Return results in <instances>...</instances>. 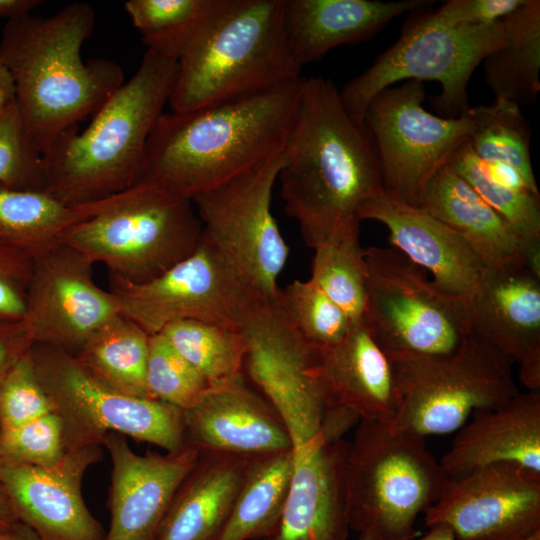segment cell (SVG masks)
<instances>
[{
	"instance_id": "1",
	"label": "cell",
	"mask_w": 540,
	"mask_h": 540,
	"mask_svg": "<svg viewBox=\"0 0 540 540\" xmlns=\"http://www.w3.org/2000/svg\"><path fill=\"white\" fill-rule=\"evenodd\" d=\"M284 155L278 175L284 210L309 248L319 247L383 193L369 135L323 76L302 78Z\"/></svg>"
},
{
	"instance_id": "2",
	"label": "cell",
	"mask_w": 540,
	"mask_h": 540,
	"mask_svg": "<svg viewBox=\"0 0 540 540\" xmlns=\"http://www.w3.org/2000/svg\"><path fill=\"white\" fill-rule=\"evenodd\" d=\"M95 20L92 5L74 2L51 16L28 14L3 27L0 62L13 79L25 133L41 155L125 82L116 62L81 57Z\"/></svg>"
},
{
	"instance_id": "3",
	"label": "cell",
	"mask_w": 540,
	"mask_h": 540,
	"mask_svg": "<svg viewBox=\"0 0 540 540\" xmlns=\"http://www.w3.org/2000/svg\"><path fill=\"white\" fill-rule=\"evenodd\" d=\"M301 81L193 111L163 113L149 136L138 183L192 201L278 155Z\"/></svg>"
},
{
	"instance_id": "4",
	"label": "cell",
	"mask_w": 540,
	"mask_h": 540,
	"mask_svg": "<svg viewBox=\"0 0 540 540\" xmlns=\"http://www.w3.org/2000/svg\"><path fill=\"white\" fill-rule=\"evenodd\" d=\"M178 61L146 50L134 75L91 117L42 155L44 188L68 204L122 193L139 182L149 136L168 103Z\"/></svg>"
},
{
	"instance_id": "5",
	"label": "cell",
	"mask_w": 540,
	"mask_h": 540,
	"mask_svg": "<svg viewBox=\"0 0 540 540\" xmlns=\"http://www.w3.org/2000/svg\"><path fill=\"white\" fill-rule=\"evenodd\" d=\"M425 438L361 419L344 462L346 517L359 540H413L448 479Z\"/></svg>"
},
{
	"instance_id": "6",
	"label": "cell",
	"mask_w": 540,
	"mask_h": 540,
	"mask_svg": "<svg viewBox=\"0 0 540 540\" xmlns=\"http://www.w3.org/2000/svg\"><path fill=\"white\" fill-rule=\"evenodd\" d=\"M283 27V0H235L179 61L169 105L188 112L299 81Z\"/></svg>"
},
{
	"instance_id": "7",
	"label": "cell",
	"mask_w": 540,
	"mask_h": 540,
	"mask_svg": "<svg viewBox=\"0 0 540 540\" xmlns=\"http://www.w3.org/2000/svg\"><path fill=\"white\" fill-rule=\"evenodd\" d=\"M201 237L191 200L141 182L67 229L59 243L104 264L113 284H140L190 256Z\"/></svg>"
},
{
	"instance_id": "8",
	"label": "cell",
	"mask_w": 540,
	"mask_h": 540,
	"mask_svg": "<svg viewBox=\"0 0 540 540\" xmlns=\"http://www.w3.org/2000/svg\"><path fill=\"white\" fill-rule=\"evenodd\" d=\"M504 39L503 19L489 25H451L435 10H419L397 41L339 90L341 103L364 128L365 110L381 90L404 80H427L441 85L435 103L442 117L461 116L470 108L467 88L473 72Z\"/></svg>"
},
{
	"instance_id": "9",
	"label": "cell",
	"mask_w": 540,
	"mask_h": 540,
	"mask_svg": "<svg viewBox=\"0 0 540 540\" xmlns=\"http://www.w3.org/2000/svg\"><path fill=\"white\" fill-rule=\"evenodd\" d=\"M389 359L398 391L389 425L423 438L458 431L473 413L519 393L513 362L471 332L448 355Z\"/></svg>"
},
{
	"instance_id": "10",
	"label": "cell",
	"mask_w": 540,
	"mask_h": 540,
	"mask_svg": "<svg viewBox=\"0 0 540 540\" xmlns=\"http://www.w3.org/2000/svg\"><path fill=\"white\" fill-rule=\"evenodd\" d=\"M365 323L389 358L455 352L470 333L469 300L452 295L391 247L365 249Z\"/></svg>"
},
{
	"instance_id": "11",
	"label": "cell",
	"mask_w": 540,
	"mask_h": 540,
	"mask_svg": "<svg viewBox=\"0 0 540 540\" xmlns=\"http://www.w3.org/2000/svg\"><path fill=\"white\" fill-rule=\"evenodd\" d=\"M36 375L62 418L70 448L102 446L114 432L156 445L166 452L186 446L183 411L167 403L126 395L91 377L73 354L35 343Z\"/></svg>"
},
{
	"instance_id": "12",
	"label": "cell",
	"mask_w": 540,
	"mask_h": 540,
	"mask_svg": "<svg viewBox=\"0 0 540 540\" xmlns=\"http://www.w3.org/2000/svg\"><path fill=\"white\" fill-rule=\"evenodd\" d=\"M284 150L196 196L201 240L213 248L257 296L275 300L289 248L271 211Z\"/></svg>"
},
{
	"instance_id": "13",
	"label": "cell",
	"mask_w": 540,
	"mask_h": 540,
	"mask_svg": "<svg viewBox=\"0 0 540 540\" xmlns=\"http://www.w3.org/2000/svg\"><path fill=\"white\" fill-rule=\"evenodd\" d=\"M425 96L419 81L387 87L372 98L363 118L383 193L412 206L420 205L431 178L469 141L473 130L467 112L442 117L426 111Z\"/></svg>"
},
{
	"instance_id": "14",
	"label": "cell",
	"mask_w": 540,
	"mask_h": 540,
	"mask_svg": "<svg viewBox=\"0 0 540 540\" xmlns=\"http://www.w3.org/2000/svg\"><path fill=\"white\" fill-rule=\"evenodd\" d=\"M120 315L147 334L180 320H197L251 331L264 302L201 240L187 258L140 284H113Z\"/></svg>"
},
{
	"instance_id": "15",
	"label": "cell",
	"mask_w": 540,
	"mask_h": 540,
	"mask_svg": "<svg viewBox=\"0 0 540 540\" xmlns=\"http://www.w3.org/2000/svg\"><path fill=\"white\" fill-rule=\"evenodd\" d=\"M424 514L457 540H527L540 532V472L498 462L448 477Z\"/></svg>"
},
{
	"instance_id": "16",
	"label": "cell",
	"mask_w": 540,
	"mask_h": 540,
	"mask_svg": "<svg viewBox=\"0 0 540 540\" xmlns=\"http://www.w3.org/2000/svg\"><path fill=\"white\" fill-rule=\"evenodd\" d=\"M312 348L285 327L268 340L248 342L243 373L277 411L294 454L321 440L344 439L359 418L336 404L309 372Z\"/></svg>"
},
{
	"instance_id": "17",
	"label": "cell",
	"mask_w": 540,
	"mask_h": 540,
	"mask_svg": "<svg viewBox=\"0 0 540 540\" xmlns=\"http://www.w3.org/2000/svg\"><path fill=\"white\" fill-rule=\"evenodd\" d=\"M93 264L62 243L32 259L24 320L35 343L74 354L120 315L113 293L96 284Z\"/></svg>"
},
{
	"instance_id": "18",
	"label": "cell",
	"mask_w": 540,
	"mask_h": 540,
	"mask_svg": "<svg viewBox=\"0 0 540 540\" xmlns=\"http://www.w3.org/2000/svg\"><path fill=\"white\" fill-rule=\"evenodd\" d=\"M101 458L102 446L87 445L70 448L48 467L0 461V479L18 519L39 540H105L81 493L86 470Z\"/></svg>"
},
{
	"instance_id": "19",
	"label": "cell",
	"mask_w": 540,
	"mask_h": 540,
	"mask_svg": "<svg viewBox=\"0 0 540 540\" xmlns=\"http://www.w3.org/2000/svg\"><path fill=\"white\" fill-rule=\"evenodd\" d=\"M470 332L520 366L529 391H540V277L522 262L484 267L469 300Z\"/></svg>"
},
{
	"instance_id": "20",
	"label": "cell",
	"mask_w": 540,
	"mask_h": 540,
	"mask_svg": "<svg viewBox=\"0 0 540 540\" xmlns=\"http://www.w3.org/2000/svg\"><path fill=\"white\" fill-rule=\"evenodd\" d=\"M102 446L112 460L108 506L111 522L105 540H155L179 485L199 458L186 446L177 452L135 453L125 436L108 433Z\"/></svg>"
},
{
	"instance_id": "21",
	"label": "cell",
	"mask_w": 540,
	"mask_h": 540,
	"mask_svg": "<svg viewBox=\"0 0 540 540\" xmlns=\"http://www.w3.org/2000/svg\"><path fill=\"white\" fill-rule=\"evenodd\" d=\"M183 417L186 444L200 452L255 457L292 450L279 414L244 373L210 386Z\"/></svg>"
},
{
	"instance_id": "22",
	"label": "cell",
	"mask_w": 540,
	"mask_h": 540,
	"mask_svg": "<svg viewBox=\"0 0 540 540\" xmlns=\"http://www.w3.org/2000/svg\"><path fill=\"white\" fill-rule=\"evenodd\" d=\"M357 218L385 225L392 246L430 272L442 290L470 300L484 265L470 244L448 225L420 206H412L384 193L364 203Z\"/></svg>"
},
{
	"instance_id": "23",
	"label": "cell",
	"mask_w": 540,
	"mask_h": 540,
	"mask_svg": "<svg viewBox=\"0 0 540 540\" xmlns=\"http://www.w3.org/2000/svg\"><path fill=\"white\" fill-rule=\"evenodd\" d=\"M309 371L336 404L360 420L390 424L394 419L398 391L393 366L364 317L339 342L312 348Z\"/></svg>"
},
{
	"instance_id": "24",
	"label": "cell",
	"mask_w": 540,
	"mask_h": 540,
	"mask_svg": "<svg viewBox=\"0 0 540 540\" xmlns=\"http://www.w3.org/2000/svg\"><path fill=\"white\" fill-rule=\"evenodd\" d=\"M348 441L322 440L293 454L287 500L273 535L264 540H346L344 462Z\"/></svg>"
},
{
	"instance_id": "25",
	"label": "cell",
	"mask_w": 540,
	"mask_h": 540,
	"mask_svg": "<svg viewBox=\"0 0 540 540\" xmlns=\"http://www.w3.org/2000/svg\"><path fill=\"white\" fill-rule=\"evenodd\" d=\"M426 0H283V27L288 50L302 69L333 48L362 42L392 19L422 10Z\"/></svg>"
},
{
	"instance_id": "26",
	"label": "cell",
	"mask_w": 540,
	"mask_h": 540,
	"mask_svg": "<svg viewBox=\"0 0 540 540\" xmlns=\"http://www.w3.org/2000/svg\"><path fill=\"white\" fill-rule=\"evenodd\" d=\"M498 462L540 472V391L473 413L439 461L447 477Z\"/></svg>"
},
{
	"instance_id": "27",
	"label": "cell",
	"mask_w": 540,
	"mask_h": 540,
	"mask_svg": "<svg viewBox=\"0 0 540 540\" xmlns=\"http://www.w3.org/2000/svg\"><path fill=\"white\" fill-rule=\"evenodd\" d=\"M251 458L199 451L198 460L174 494L155 540H218Z\"/></svg>"
},
{
	"instance_id": "28",
	"label": "cell",
	"mask_w": 540,
	"mask_h": 540,
	"mask_svg": "<svg viewBox=\"0 0 540 540\" xmlns=\"http://www.w3.org/2000/svg\"><path fill=\"white\" fill-rule=\"evenodd\" d=\"M419 206L459 233L485 267L524 263L526 245L532 240L517 235L448 164L431 178Z\"/></svg>"
},
{
	"instance_id": "29",
	"label": "cell",
	"mask_w": 540,
	"mask_h": 540,
	"mask_svg": "<svg viewBox=\"0 0 540 540\" xmlns=\"http://www.w3.org/2000/svg\"><path fill=\"white\" fill-rule=\"evenodd\" d=\"M117 195L74 205L47 190L15 189L0 183V241L33 259L57 245L67 229L105 209Z\"/></svg>"
},
{
	"instance_id": "30",
	"label": "cell",
	"mask_w": 540,
	"mask_h": 540,
	"mask_svg": "<svg viewBox=\"0 0 540 540\" xmlns=\"http://www.w3.org/2000/svg\"><path fill=\"white\" fill-rule=\"evenodd\" d=\"M505 39L482 61L495 100L533 104L540 91V1L524 0L503 18Z\"/></svg>"
},
{
	"instance_id": "31",
	"label": "cell",
	"mask_w": 540,
	"mask_h": 540,
	"mask_svg": "<svg viewBox=\"0 0 540 540\" xmlns=\"http://www.w3.org/2000/svg\"><path fill=\"white\" fill-rule=\"evenodd\" d=\"M235 0H129L124 9L142 41L179 61L224 17Z\"/></svg>"
},
{
	"instance_id": "32",
	"label": "cell",
	"mask_w": 540,
	"mask_h": 540,
	"mask_svg": "<svg viewBox=\"0 0 540 540\" xmlns=\"http://www.w3.org/2000/svg\"><path fill=\"white\" fill-rule=\"evenodd\" d=\"M293 465L292 450L252 457L218 540H264L271 537L284 510Z\"/></svg>"
},
{
	"instance_id": "33",
	"label": "cell",
	"mask_w": 540,
	"mask_h": 540,
	"mask_svg": "<svg viewBox=\"0 0 540 540\" xmlns=\"http://www.w3.org/2000/svg\"><path fill=\"white\" fill-rule=\"evenodd\" d=\"M149 336L137 324L119 315L94 333L73 356L104 386L126 395L149 398L146 387Z\"/></svg>"
},
{
	"instance_id": "34",
	"label": "cell",
	"mask_w": 540,
	"mask_h": 540,
	"mask_svg": "<svg viewBox=\"0 0 540 540\" xmlns=\"http://www.w3.org/2000/svg\"><path fill=\"white\" fill-rule=\"evenodd\" d=\"M360 223L352 219L314 249L309 278L353 322L364 317L366 307L367 269Z\"/></svg>"
},
{
	"instance_id": "35",
	"label": "cell",
	"mask_w": 540,
	"mask_h": 540,
	"mask_svg": "<svg viewBox=\"0 0 540 540\" xmlns=\"http://www.w3.org/2000/svg\"><path fill=\"white\" fill-rule=\"evenodd\" d=\"M467 113L473 123L469 143L478 158L486 165L513 169L530 191L540 195L530 158L531 129L520 107L494 100L470 107Z\"/></svg>"
},
{
	"instance_id": "36",
	"label": "cell",
	"mask_w": 540,
	"mask_h": 540,
	"mask_svg": "<svg viewBox=\"0 0 540 540\" xmlns=\"http://www.w3.org/2000/svg\"><path fill=\"white\" fill-rule=\"evenodd\" d=\"M159 333L210 386L243 374L248 340L237 329L197 320H180Z\"/></svg>"
},
{
	"instance_id": "37",
	"label": "cell",
	"mask_w": 540,
	"mask_h": 540,
	"mask_svg": "<svg viewBox=\"0 0 540 540\" xmlns=\"http://www.w3.org/2000/svg\"><path fill=\"white\" fill-rule=\"evenodd\" d=\"M277 308L287 329L310 348L342 340L353 321L309 279L279 288Z\"/></svg>"
},
{
	"instance_id": "38",
	"label": "cell",
	"mask_w": 540,
	"mask_h": 540,
	"mask_svg": "<svg viewBox=\"0 0 540 540\" xmlns=\"http://www.w3.org/2000/svg\"><path fill=\"white\" fill-rule=\"evenodd\" d=\"M448 165L525 240H540V195L497 181L474 153L469 141Z\"/></svg>"
},
{
	"instance_id": "39",
	"label": "cell",
	"mask_w": 540,
	"mask_h": 540,
	"mask_svg": "<svg viewBox=\"0 0 540 540\" xmlns=\"http://www.w3.org/2000/svg\"><path fill=\"white\" fill-rule=\"evenodd\" d=\"M146 387L150 399L185 411L198 402L210 385L157 333L149 336Z\"/></svg>"
},
{
	"instance_id": "40",
	"label": "cell",
	"mask_w": 540,
	"mask_h": 540,
	"mask_svg": "<svg viewBox=\"0 0 540 540\" xmlns=\"http://www.w3.org/2000/svg\"><path fill=\"white\" fill-rule=\"evenodd\" d=\"M70 449L66 427L55 412H49L14 428L0 429V461L48 467Z\"/></svg>"
},
{
	"instance_id": "41",
	"label": "cell",
	"mask_w": 540,
	"mask_h": 540,
	"mask_svg": "<svg viewBox=\"0 0 540 540\" xmlns=\"http://www.w3.org/2000/svg\"><path fill=\"white\" fill-rule=\"evenodd\" d=\"M0 183L45 190L43 157L26 135L15 101L0 111Z\"/></svg>"
},
{
	"instance_id": "42",
	"label": "cell",
	"mask_w": 540,
	"mask_h": 540,
	"mask_svg": "<svg viewBox=\"0 0 540 540\" xmlns=\"http://www.w3.org/2000/svg\"><path fill=\"white\" fill-rule=\"evenodd\" d=\"M54 411L33 365L31 349L0 383V429L14 428Z\"/></svg>"
},
{
	"instance_id": "43",
	"label": "cell",
	"mask_w": 540,
	"mask_h": 540,
	"mask_svg": "<svg viewBox=\"0 0 540 540\" xmlns=\"http://www.w3.org/2000/svg\"><path fill=\"white\" fill-rule=\"evenodd\" d=\"M32 274V259L0 241V320H22Z\"/></svg>"
},
{
	"instance_id": "44",
	"label": "cell",
	"mask_w": 540,
	"mask_h": 540,
	"mask_svg": "<svg viewBox=\"0 0 540 540\" xmlns=\"http://www.w3.org/2000/svg\"><path fill=\"white\" fill-rule=\"evenodd\" d=\"M524 0H449L435 10L451 25H489L511 14Z\"/></svg>"
},
{
	"instance_id": "45",
	"label": "cell",
	"mask_w": 540,
	"mask_h": 540,
	"mask_svg": "<svg viewBox=\"0 0 540 540\" xmlns=\"http://www.w3.org/2000/svg\"><path fill=\"white\" fill-rule=\"evenodd\" d=\"M35 344L32 331L22 320H0V383Z\"/></svg>"
},
{
	"instance_id": "46",
	"label": "cell",
	"mask_w": 540,
	"mask_h": 540,
	"mask_svg": "<svg viewBox=\"0 0 540 540\" xmlns=\"http://www.w3.org/2000/svg\"><path fill=\"white\" fill-rule=\"evenodd\" d=\"M43 1L40 0H0V17L13 19L31 13Z\"/></svg>"
},
{
	"instance_id": "47",
	"label": "cell",
	"mask_w": 540,
	"mask_h": 540,
	"mask_svg": "<svg viewBox=\"0 0 540 540\" xmlns=\"http://www.w3.org/2000/svg\"><path fill=\"white\" fill-rule=\"evenodd\" d=\"M8 492L0 479V529L19 522Z\"/></svg>"
},
{
	"instance_id": "48",
	"label": "cell",
	"mask_w": 540,
	"mask_h": 540,
	"mask_svg": "<svg viewBox=\"0 0 540 540\" xmlns=\"http://www.w3.org/2000/svg\"><path fill=\"white\" fill-rule=\"evenodd\" d=\"M15 101V86L7 68L0 62V111Z\"/></svg>"
},
{
	"instance_id": "49",
	"label": "cell",
	"mask_w": 540,
	"mask_h": 540,
	"mask_svg": "<svg viewBox=\"0 0 540 540\" xmlns=\"http://www.w3.org/2000/svg\"><path fill=\"white\" fill-rule=\"evenodd\" d=\"M0 540H39V538L28 525L19 521L10 527L0 529Z\"/></svg>"
},
{
	"instance_id": "50",
	"label": "cell",
	"mask_w": 540,
	"mask_h": 540,
	"mask_svg": "<svg viewBox=\"0 0 540 540\" xmlns=\"http://www.w3.org/2000/svg\"><path fill=\"white\" fill-rule=\"evenodd\" d=\"M415 540H457V538L449 526L436 524L430 526V530L424 536Z\"/></svg>"
}]
</instances>
